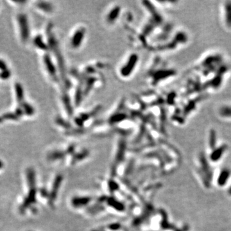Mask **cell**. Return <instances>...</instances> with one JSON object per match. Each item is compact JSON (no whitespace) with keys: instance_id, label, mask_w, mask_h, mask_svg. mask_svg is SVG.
Here are the masks:
<instances>
[{"instance_id":"cell-7","label":"cell","mask_w":231,"mask_h":231,"mask_svg":"<svg viewBox=\"0 0 231 231\" xmlns=\"http://www.w3.org/2000/svg\"><path fill=\"white\" fill-rule=\"evenodd\" d=\"M227 149L226 144H223L218 148H215L212 150V152L210 155V159L212 162H217L222 158L223 153Z\"/></svg>"},{"instance_id":"cell-11","label":"cell","mask_w":231,"mask_h":231,"mask_svg":"<svg viewBox=\"0 0 231 231\" xmlns=\"http://www.w3.org/2000/svg\"><path fill=\"white\" fill-rule=\"evenodd\" d=\"M33 43L36 46V47L43 51L47 50L49 48L47 42H44L42 36H37L35 37L33 39Z\"/></svg>"},{"instance_id":"cell-4","label":"cell","mask_w":231,"mask_h":231,"mask_svg":"<svg viewBox=\"0 0 231 231\" xmlns=\"http://www.w3.org/2000/svg\"><path fill=\"white\" fill-rule=\"evenodd\" d=\"M86 28L84 26L77 27L69 37V46L73 50H78L82 46L85 37Z\"/></svg>"},{"instance_id":"cell-8","label":"cell","mask_w":231,"mask_h":231,"mask_svg":"<svg viewBox=\"0 0 231 231\" xmlns=\"http://www.w3.org/2000/svg\"><path fill=\"white\" fill-rule=\"evenodd\" d=\"M36 7L43 13L50 14L53 13L54 10L53 5L50 2H38L36 3Z\"/></svg>"},{"instance_id":"cell-18","label":"cell","mask_w":231,"mask_h":231,"mask_svg":"<svg viewBox=\"0 0 231 231\" xmlns=\"http://www.w3.org/2000/svg\"><path fill=\"white\" fill-rule=\"evenodd\" d=\"M228 193L229 195L231 196V186L229 188V190H228Z\"/></svg>"},{"instance_id":"cell-10","label":"cell","mask_w":231,"mask_h":231,"mask_svg":"<svg viewBox=\"0 0 231 231\" xmlns=\"http://www.w3.org/2000/svg\"><path fill=\"white\" fill-rule=\"evenodd\" d=\"M14 92L16 98L17 102L19 103V105L25 102V94L22 86L19 83H16L14 85Z\"/></svg>"},{"instance_id":"cell-16","label":"cell","mask_w":231,"mask_h":231,"mask_svg":"<svg viewBox=\"0 0 231 231\" xmlns=\"http://www.w3.org/2000/svg\"><path fill=\"white\" fill-rule=\"evenodd\" d=\"M7 69H9L7 62L3 59H0V72L7 70Z\"/></svg>"},{"instance_id":"cell-17","label":"cell","mask_w":231,"mask_h":231,"mask_svg":"<svg viewBox=\"0 0 231 231\" xmlns=\"http://www.w3.org/2000/svg\"><path fill=\"white\" fill-rule=\"evenodd\" d=\"M188 230H189V227L188 226V225H185V226L182 229H179L177 231H188Z\"/></svg>"},{"instance_id":"cell-6","label":"cell","mask_w":231,"mask_h":231,"mask_svg":"<svg viewBox=\"0 0 231 231\" xmlns=\"http://www.w3.org/2000/svg\"><path fill=\"white\" fill-rule=\"evenodd\" d=\"M120 12L121 9L119 6H115L111 9H110L106 15V22L110 25L113 24L119 17Z\"/></svg>"},{"instance_id":"cell-1","label":"cell","mask_w":231,"mask_h":231,"mask_svg":"<svg viewBox=\"0 0 231 231\" xmlns=\"http://www.w3.org/2000/svg\"><path fill=\"white\" fill-rule=\"evenodd\" d=\"M198 160L200 166L198 168V173L201 177L204 186L207 188H209L211 186L213 177L212 167L209 164V162H208L204 153L201 152L200 153Z\"/></svg>"},{"instance_id":"cell-12","label":"cell","mask_w":231,"mask_h":231,"mask_svg":"<svg viewBox=\"0 0 231 231\" xmlns=\"http://www.w3.org/2000/svg\"><path fill=\"white\" fill-rule=\"evenodd\" d=\"M225 21L228 26L231 27V3H228L225 6Z\"/></svg>"},{"instance_id":"cell-9","label":"cell","mask_w":231,"mask_h":231,"mask_svg":"<svg viewBox=\"0 0 231 231\" xmlns=\"http://www.w3.org/2000/svg\"><path fill=\"white\" fill-rule=\"evenodd\" d=\"M230 177V171L229 169L223 168L219 173V175L218 177L217 182L219 186H224L225 184H227L229 178Z\"/></svg>"},{"instance_id":"cell-3","label":"cell","mask_w":231,"mask_h":231,"mask_svg":"<svg viewBox=\"0 0 231 231\" xmlns=\"http://www.w3.org/2000/svg\"><path fill=\"white\" fill-rule=\"evenodd\" d=\"M137 62L138 55L136 53L130 54L119 69V74L121 78H129L135 70Z\"/></svg>"},{"instance_id":"cell-15","label":"cell","mask_w":231,"mask_h":231,"mask_svg":"<svg viewBox=\"0 0 231 231\" xmlns=\"http://www.w3.org/2000/svg\"><path fill=\"white\" fill-rule=\"evenodd\" d=\"M11 77V71L10 69H7V70L0 72V79L6 80H8Z\"/></svg>"},{"instance_id":"cell-13","label":"cell","mask_w":231,"mask_h":231,"mask_svg":"<svg viewBox=\"0 0 231 231\" xmlns=\"http://www.w3.org/2000/svg\"><path fill=\"white\" fill-rule=\"evenodd\" d=\"M209 147L212 150L215 148L216 144V134L215 130H211L209 133Z\"/></svg>"},{"instance_id":"cell-5","label":"cell","mask_w":231,"mask_h":231,"mask_svg":"<svg viewBox=\"0 0 231 231\" xmlns=\"http://www.w3.org/2000/svg\"><path fill=\"white\" fill-rule=\"evenodd\" d=\"M43 64L48 74L53 81L57 80V67L48 54L43 56Z\"/></svg>"},{"instance_id":"cell-2","label":"cell","mask_w":231,"mask_h":231,"mask_svg":"<svg viewBox=\"0 0 231 231\" xmlns=\"http://www.w3.org/2000/svg\"><path fill=\"white\" fill-rule=\"evenodd\" d=\"M16 25L21 41L23 44L27 43L30 38V25L27 14L23 12L17 14Z\"/></svg>"},{"instance_id":"cell-14","label":"cell","mask_w":231,"mask_h":231,"mask_svg":"<svg viewBox=\"0 0 231 231\" xmlns=\"http://www.w3.org/2000/svg\"><path fill=\"white\" fill-rule=\"evenodd\" d=\"M219 112L223 117L231 118V106L225 105L221 107Z\"/></svg>"}]
</instances>
